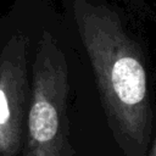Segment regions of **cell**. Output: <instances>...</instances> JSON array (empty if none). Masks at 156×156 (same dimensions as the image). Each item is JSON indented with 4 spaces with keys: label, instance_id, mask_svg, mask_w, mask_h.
Wrapping results in <instances>:
<instances>
[{
    "label": "cell",
    "instance_id": "cell-1",
    "mask_svg": "<svg viewBox=\"0 0 156 156\" xmlns=\"http://www.w3.org/2000/svg\"><path fill=\"white\" fill-rule=\"evenodd\" d=\"M73 11L112 128L126 151L143 156L151 134V110L136 45L108 7L74 0Z\"/></svg>",
    "mask_w": 156,
    "mask_h": 156
},
{
    "label": "cell",
    "instance_id": "cell-2",
    "mask_svg": "<svg viewBox=\"0 0 156 156\" xmlns=\"http://www.w3.org/2000/svg\"><path fill=\"white\" fill-rule=\"evenodd\" d=\"M68 68L52 34L44 32L32 63V95L23 156H69Z\"/></svg>",
    "mask_w": 156,
    "mask_h": 156
},
{
    "label": "cell",
    "instance_id": "cell-3",
    "mask_svg": "<svg viewBox=\"0 0 156 156\" xmlns=\"http://www.w3.org/2000/svg\"><path fill=\"white\" fill-rule=\"evenodd\" d=\"M28 37L0 22V156L23 152L32 83Z\"/></svg>",
    "mask_w": 156,
    "mask_h": 156
},
{
    "label": "cell",
    "instance_id": "cell-4",
    "mask_svg": "<svg viewBox=\"0 0 156 156\" xmlns=\"http://www.w3.org/2000/svg\"><path fill=\"white\" fill-rule=\"evenodd\" d=\"M147 156H156V139H155V141H154V144H152V146H151L150 152H149Z\"/></svg>",
    "mask_w": 156,
    "mask_h": 156
}]
</instances>
